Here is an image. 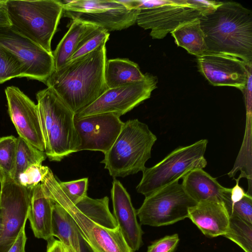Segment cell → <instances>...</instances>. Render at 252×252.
I'll list each match as a JSON object with an SVG mask.
<instances>
[{"instance_id": "obj_1", "label": "cell", "mask_w": 252, "mask_h": 252, "mask_svg": "<svg viewBox=\"0 0 252 252\" xmlns=\"http://www.w3.org/2000/svg\"><path fill=\"white\" fill-rule=\"evenodd\" d=\"M44 193L72 216L82 239L92 252H133L109 208V198L87 195L75 205L66 197L51 170L41 183Z\"/></svg>"}, {"instance_id": "obj_2", "label": "cell", "mask_w": 252, "mask_h": 252, "mask_svg": "<svg viewBox=\"0 0 252 252\" xmlns=\"http://www.w3.org/2000/svg\"><path fill=\"white\" fill-rule=\"evenodd\" d=\"M105 44L103 42L91 53L55 70L45 83L75 115L94 102L108 89L104 74Z\"/></svg>"}, {"instance_id": "obj_3", "label": "cell", "mask_w": 252, "mask_h": 252, "mask_svg": "<svg viewBox=\"0 0 252 252\" xmlns=\"http://www.w3.org/2000/svg\"><path fill=\"white\" fill-rule=\"evenodd\" d=\"M207 52L236 57L252 66V12L241 4L222 2L200 18Z\"/></svg>"}, {"instance_id": "obj_4", "label": "cell", "mask_w": 252, "mask_h": 252, "mask_svg": "<svg viewBox=\"0 0 252 252\" xmlns=\"http://www.w3.org/2000/svg\"><path fill=\"white\" fill-rule=\"evenodd\" d=\"M36 99L46 157L51 161H60L77 152L75 114L51 88L37 92Z\"/></svg>"}, {"instance_id": "obj_5", "label": "cell", "mask_w": 252, "mask_h": 252, "mask_svg": "<svg viewBox=\"0 0 252 252\" xmlns=\"http://www.w3.org/2000/svg\"><path fill=\"white\" fill-rule=\"evenodd\" d=\"M157 140L146 124L138 119L128 120L101 163L114 178L143 172Z\"/></svg>"}, {"instance_id": "obj_6", "label": "cell", "mask_w": 252, "mask_h": 252, "mask_svg": "<svg viewBox=\"0 0 252 252\" xmlns=\"http://www.w3.org/2000/svg\"><path fill=\"white\" fill-rule=\"evenodd\" d=\"M11 28L49 53L51 41L63 13L57 0H6Z\"/></svg>"}, {"instance_id": "obj_7", "label": "cell", "mask_w": 252, "mask_h": 252, "mask_svg": "<svg viewBox=\"0 0 252 252\" xmlns=\"http://www.w3.org/2000/svg\"><path fill=\"white\" fill-rule=\"evenodd\" d=\"M207 139L199 140L172 151L154 166L146 168L136 187L138 193L145 197L179 180L192 170L203 169L207 162L204 155Z\"/></svg>"}, {"instance_id": "obj_8", "label": "cell", "mask_w": 252, "mask_h": 252, "mask_svg": "<svg viewBox=\"0 0 252 252\" xmlns=\"http://www.w3.org/2000/svg\"><path fill=\"white\" fill-rule=\"evenodd\" d=\"M196 203L177 181L145 197L136 213L141 224L165 226L188 218L189 209Z\"/></svg>"}, {"instance_id": "obj_9", "label": "cell", "mask_w": 252, "mask_h": 252, "mask_svg": "<svg viewBox=\"0 0 252 252\" xmlns=\"http://www.w3.org/2000/svg\"><path fill=\"white\" fill-rule=\"evenodd\" d=\"M158 78L146 73L141 81L108 89L97 99L75 115L77 118L90 115L114 113L121 116L148 99L156 88Z\"/></svg>"}, {"instance_id": "obj_10", "label": "cell", "mask_w": 252, "mask_h": 252, "mask_svg": "<svg viewBox=\"0 0 252 252\" xmlns=\"http://www.w3.org/2000/svg\"><path fill=\"white\" fill-rule=\"evenodd\" d=\"M0 184V208L3 219L0 252H7L25 226L33 189L24 187L13 179Z\"/></svg>"}, {"instance_id": "obj_11", "label": "cell", "mask_w": 252, "mask_h": 252, "mask_svg": "<svg viewBox=\"0 0 252 252\" xmlns=\"http://www.w3.org/2000/svg\"><path fill=\"white\" fill-rule=\"evenodd\" d=\"M0 43L24 65L26 77L45 83L54 71L52 53L18 33L10 27L0 28Z\"/></svg>"}, {"instance_id": "obj_12", "label": "cell", "mask_w": 252, "mask_h": 252, "mask_svg": "<svg viewBox=\"0 0 252 252\" xmlns=\"http://www.w3.org/2000/svg\"><path fill=\"white\" fill-rule=\"evenodd\" d=\"M124 124L114 113H102L82 118L75 116L74 125L79 140L77 152L95 151L105 154L112 147Z\"/></svg>"}, {"instance_id": "obj_13", "label": "cell", "mask_w": 252, "mask_h": 252, "mask_svg": "<svg viewBox=\"0 0 252 252\" xmlns=\"http://www.w3.org/2000/svg\"><path fill=\"white\" fill-rule=\"evenodd\" d=\"M201 17L187 0H169L162 6L140 10L136 23L145 30L150 29L153 39H161L180 25Z\"/></svg>"}, {"instance_id": "obj_14", "label": "cell", "mask_w": 252, "mask_h": 252, "mask_svg": "<svg viewBox=\"0 0 252 252\" xmlns=\"http://www.w3.org/2000/svg\"><path fill=\"white\" fill-rule=\"evenodd\" d=\"M5 93L9 114L19 136L44 152L37 105L17 87H7Z\"/></svg>"}, {"instance_id": "obj_15", "label": "cell", "mask_w": 252, "mask_h": 252, "mask_svg": "<svg viewBox=\"0 0 252 252\" xmlns=\"http://www.w3.org/2000/svg\"><path fill=\"white\" fill-rule=\"evenodd\" d=\"M200 72L215 86H230L244 91L249 68L243 61L225 54L206 52L197 57Z\"/></svg>"}, {"instance_id": "obj_16", "label": "cell", "mask_w": 252, "mask_h": 252, "mask_svg": "<svg viewBox=\"0 0 252 252\" xmlns=\"http://www.w3.org/2000/svg\"><path fill=\"white\" fill-rule=\"evenodd\" d=\"M114 216L127 246L133 252L143 244V231L129 193L121 183L114 179L111 190Z\"/></svg>"}, {"instance_id": "obj_17", "label": "cell", "mask_w": 252, "mask_h": 252, "mask_svg": "<svg viewBox=\"0 0 252 252\" xmlns=\"http://www.w3.org/2000/svg\"><path fill=\"white\" fill-rule=\"evenodd\" d=\"M188 218L205 236H224L227 230L229 216L223 203L205 200L191 207Z\"/></svg>"}, {"instance_id": "obj_18", "label": "cell", "mask_w": 252, "mask_h": 252, "mask_svg": "<svg viewBox=\"0 0 252 252\" xmlns=\"http://www.w3.org/2000/svg\"><path fill=\"white\" fill-rule=\"evenodd\" d=\"M139 11L138 9L129 8L123 3V5L119 7L90 13H77L67 11H63V13L64 16L72 20L90 24L109 32L121 31L133 25L136 23Z\"/></svg>"}, {"instance_id": "obj_19", "label": "cell", "mask_w": 252, "mask_h": 252, "mask_svg": "<svg viewBox=\"0 0 252 252\" xmlns=\"http://www.w3.org/2000/svg\"><path fill=\"white\" fill-rule=\"evenodd\" d=\"M182 179L185 190L196 203L209 200L224 204L230 198L231 188L222 186L203 169L192 170Z\"/></svg>"}, {"instance_id": "obj_20", "label": "cell", "mask_w": 252, "mask_h": 252, "mask_svg": "<svg viewBox=\"0 0 252 252\" xmlns=\"http://www.w3.org/2000/svg\"><path fill=\"white\" fill-rule=\"evenodd\" d=\"M53 201L44 192L41 183L33 189L28 216L35 237L47 241L53 238L52 220Z\"/></svg>"}, {"instance_id": "obj_21", "label": "cell", "mask_w": 252, "mask_h": 252, "mask_svg": "<svg viewBox=\"0 0 252 252\" xmlns=\"http://www.w3.org/2000/svg\"><path fill=\"white\" fill-rule=\"evenodd\" d=\"M52 232L63 246H71L76 252H82V239L75 221L64 208L54 201Z\"/></svg>"}, {"instance_id": "obj_22", "label": "cell", "mask_w": 252, "mask_h": 252, "mask_svg": "<svg viewBox=\"0 0 252 252\" xmlns=\"http://www.w3.org/2000/svg\"><path fill=\"white\" fill-rule=\"evenodd\" d=\"M104 79L108 89L121 86L143 80L145 74L139 65L128 59L116 58L106 61L104 66Z\"/></svg>"}, {"instance_id": "obj_23", "label": "cell", "mask_w": 252, "mask_h": 252, "mask_svg": "<svg viewBox=\"0 0 252 252\" xmlns=\"http://www.w3.org/2000/svg\"><path fill=\"white\" fill-rule=\"evenodd\" d=\"M95 27L80 21L72 20L68 30L52 52L55 70L61 68L68 62L82 38Z\"/></svg>"}, {"instance_id": "obj_24", "label": "cell", "mask_w": 252, "mask_h": 252, "mask_svg": "<svg viewBox=\"0 0 252 252\" xmlns=\"http://www.w3.org/2000/svg\"><path fill=\"white\" fill-rule=\"evenodd\" d=\"M176 44L197 57L207 52L199 18L185 23L171 32Z\"/></svg>"}, {"instance_id": "obj_25", "label": "cell", "mask_w": 252, "mask_h": 252, "mask_svg": "<svg viewBox=\"0 0 252 252\" xmlns=\"http://www.w3.org/2000/svg\"><path fill=\"white\" fill-rule=\"evenodd\" d=\"M46 156L41 151L27 142L22 137H17V150L14 180L19 174L34 164H42Z\"/></svg>"}, {"instance_id": "obj_26", "label": "cell", "mask_w": 252, "mask_h": 252, "mask_svg": "<svg viewBox=\"0 0 252 252\" xmlns=\"http://www.w3.org/2000/svg\"><path fill=\"white\" fill-rule=\"evenodd\" d=\"M16 150V137L10 135L0 138V183L14 179Z\"/></svg>"}, {"instance_id": "obj_27", "label": "cell", "mask_w": 252, "mask_h": 252, "mask_svg": "<svg viewBox=\"0 0 252 252\" xmlns=\"http://www.w3.org/2000/svg\"><path fill=\"white\" fill-rule=\"evenodd\" d=\"M224 236L238 245L244 252H252V223L237 216H230Z\"/></svg>"}, {"instance_id": "obj_28", "label": "cell", "mask_w": 252, "mask_h": 252, "mask_svg": "<svg viewBox=\"0 0 252 252\" xmlns=\"http://www.w3.org/2000/svg\"><path fill=\"white\" fill-rule=\"evenodd\" d=\"M26 77L24 65L0 43V84L15 77Z\"/></svg>"}, {"instance_id": "obj_29", "label": "cell", "mask_w": 252, "mask_h": 252, "mask_svg": "<svg viewBox=\"0 0 252 252\" xmlns=\"http://www.w3.org/2000/svg\"><path fill=\"white\" fill-rule=\"evenodd\" d=\"M109 34L107 31L95 26L82 38L67 63L91 53L103 42H106Z\"/></svg>"}, {"instance_id": "obj_30", "label": "cell", "mask_w": 252, "mask_h": 252, "mask_svg": "<svg viewBox=\"0 0 252 252\" xmlns=\"http://www.w3.org/2000/svg\"><path fill=\"white\" fill-rule=\"evenodd\" d=\"M62 1L63 11L77 13L93 12L123 5L121 0H73Z\"/></svg>"}, {"instance_id": "obj_31", "label": "cell", "mask_w": 252, "mask_h": 252, "mask_svg": "<svg viewBox=\"0 0 252 252\" xmlns=\"http://www.w3.org/2000/svg\"><path fill=\"white\" fill-rule=\"evenodd\" d=\"M50 168L42 164H34L28 167L14 180L22 186L33 189L41 183Z\"/></svg>"}, {"instance_id": "obj_32", "label": "cell", "mask_w": 252, "mask_h": 252, "mask_svg": "<svg viewBox=\"0 0 252 252\" xmlns=\"http://www.w3.org/2000/svg\"><path fill=\"white\" fill-rule=\"evenodd\" d=\"M59 184L66 197L74 205L87 196L88 178L68 182L59 181Z\"/></svg>"}, {"instance_id": "obj_33", "label": "cell", "mask_w": 252, "mask_h": 252, "mask_svg": "<svg viewBox=\"0 0 252 252\" xmlns=\"http://www.w3.org/2000/svg\"><path fill=\"white\" fill-rule=\"evenodd\" d=\"M229 216H235L252 223V197L248 194L241 200L231 203L230 199L223 204Z\"/></svg>"}, {"instance_id": "obj_34", "label": "cell", "mask_w": 252, "mask_h": 252, "mask_svg": "<svg viewBox=\"0 0 252 252\" xmlns=\"http://www.w3.org/2000/svg\"><path fill=\"white\" fill-rule=\"evenodd\" d=\"M179 242L178 234L167 235L154 241L148 247L147 252H174Z\"/></svg>"}, {"instance_id": "obj_35", "label": "cell", "mask_w": 252, "mask_h": 252, "mask_svg": "<svg viewBox=\"0 0 252 252\" xmlns=\"http://www.w3.org/2000/svg\"><path fill=\"white\" fill-rule=\"evenodd\" d=\"M201 13L202 17L213 13L221 4V1L206 0H187Z\"/></svg>"}, {"instance_id": "obj_36", "label": "cell", "mask_w": 252, "mask_h": 252, "mask_svg": "<svg viewBox=\"0 0 252 252\" xmlns=\"http://www.w3.org/2000/svg\"><path fill=\"white\" fill-rule=\"evenodd\" d=\"M25 227V226L23 227L14 243L7 252H25L27 241Z\"/></svg>"}, {"instance_id": "obj_37", "label": "cell", "mask_w": 252, "mask_h": 252, "mask_svg": "<svg viewBox=\"0 0 252 252\" xmlns=\"http://www.w3.org/2000/svg\"><path fill=\"white\" fill-rule=\"evenodd\" d=\"M240 176L237 179L236 185L231 188L230 202L233 203L241 200L248 194L246 193L243 189L239 185Z\"/></svg>"}, {"instance_id": "obj_38", "label": "cell", "mask_w": 252, "mask_h": 252, "mask_svg": "<svg viewBox=\"0 0 252 252\" xmlns=\"http://www.w3.org/2000/svg\"><path fill=\"white\" fill-rule=\"evenodd\" d=\"M6 0H0V28L11 26L6 8Z\"/></svg>"}, {"instance_id": "obj_39", "label": "cell", "mask_w": 252, "mask_h": 252, "mask_svg": "<svg viewBox=\"0 0 252 252\" xmlns=\"http://www.w3.org/2000/svg\"><path fill=\"white\" fill-rule=\"evenodd\" d=\"M46 252H65L63 244L54 238L48 241Z\"/></svg>"}, {"instance_id": "obj_40", "label": "cell", "mask_w": 252, "mask_h": 252, "mask_svg": "<svg viewBox=\"0 0 252 252\" xmlns=\"http://www.w3.org/2000/svg\"><path fill=\"white\" fill-rule=\"evenodd\" d=\"M3 232V219L1 209L0 208V237Z\"/></svg>"}, {"instance_id": "obj_41", "label": "cell", "mask_w": 252, "mask_h": 252, "mask_svg": "<svg viewBox=\"0 0 252 252\" xmlns=\"http://www.w3.org/2000/svg\"><path fill=\"white\" fill-rule=\"evenodd\" d=\"M65 252H76L71 246H64Z\"/></svg>"}]
</instances>
